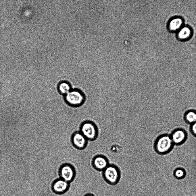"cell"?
<instances>
[{
  "instance_id": "obj_1",
  "label": "cell",
  "mask_w": 196,
  "mask_h": 196,
  "mask_svg": "<svg viewBox=\"0 0 196 196\" xmlns=\"http://www.w3.org/2000/svg\"><path fill=\"white\" fill-rule=\"evenodd\" d=\"M174 145L170 135L164 134L159 136L154 143V148L158 154H166L172 149Z\"/></svg>"
},
{
  "instance_id": "obj_2",
  "label": "cell",
  "mask_w": 196,
  "mask_h": 196,
  "mask_svg": "<svg viewBox=\"0 0 196 196\" xmlns=\"http://www.w3.org/2000/svg\"><path fill=\"white\" fill-rule=\"evenodd\" d=\"M102 176L104 181L108 184L114 185L119 182L121 172L118 167L114 164H109L102 171Z\"/></svg>"
},
{
  "instance_id": "obj_3",
  "label": "cell",
  "mask_w": 196,
  "mask_h": 196,
  "mask_svg": "<svg viewBox=\"0 0 196 196\" xmlns=\"http://www.w3.org/2000/svg\"><path fill=\"white\" fill-rule=\"evenodd\" d=\"M80 131L88 140L93 141L97 138L99 130L96 124L90 120L83 121L79 127Z\"/></svg>"
},
{
  "instance_id": "obj_4",
  "label": "cell",
  "mask_w": 196,
  "mask_h": 196,
  "mask_svg": "<svg viewBox=\"0 0 196 196\" xmlns=\"http://www.w3.org/2000/svg\"><path fill=\"white\" fill-rule=\"evenodd\" d=\"M85 99L84 94L78 89H72L64 96L65 101L68 105L73 107H78L82 105Z\"/></svg>"
},
{
  "instance_id": "obj_5",
  "label": "cell",
  "mask_w": 196,
  "mask_h": 196,
  "mask_svg": "<svg viewBox=\"0 0 196 196\" xmlns=\"http://www.w3.org/2000/svg\"><path fill=\"white\" fill-rule=\"evenodd\" d=\"M59 178L70 183L74 179L76 175V170L72 164L65 163L62 164L58 170Z\"/></svg>"
},
{
  "instance_id": "obj_6",
  "label": "cell",
  "mask_w": 196,
  "mask_h": 196,
  "mask_svg": "<svg viewBox=\"0 0 196 196\" xmlns=\"http://www.w3.org/2000/svg\"><path fill=\"white\" fill-rule=\"evenodd\" d=\"M88 140L79 131H75L72 135L70 141L72 145L79 150L85 149L87 146Z\"/></svg>"
},
{
  "instance_id": "obj_7",
  "label": "cell",
  "mask_w": 196,
  "mask_h": 196,
  "mask_svg": "<svg viewBox=\"0 0 196 196\" xmlns=\"http://www.w3.org/2000/svg\"><path fill=\"white\" fill-rule=\"evenodd\" d=\"M108 158L105 155L98 154L92 159L91 164L96 170L103 171L109 164Z\"/></svg>"
},
{
  "instance_id": "obj_8",
  "label": "cell",
  "mask_w": 196,
  "mask_h": 196,
  "mask_svg": "<svg viewBox=\"0 0 196 196\" xmlns=\"http://www.w3.org/2000/svg\"><path fill=\"white\" fill-rule=\"evenodd\" d=\"M51 188L53 191L57 195L63 194L69 190V183L60 178L55 180L53 182Z\"/></svg>"
},
{
  "instance_id": "obj_9",
  "label": "cell",
  "mask_w": 196,
  "mask_h": 196,
  "mask_svg": "<svg viewBox=\"0 0 196 196\" xmlns=\"http://www.w3.org/2000/svg\"><path fill=\"white\" fill-rule=\"evenodd\" d=\"M174 145H180L184 143L187 138L186 131L182 129H177L174 130L170 135Z\"/></svg>"
},
{
  "instance_id": "obj_10",
  "label": "cell",
  "mask_w": 196,
  "mask_h": 196,
  "mask_svg": "<svg viewBox=\"0 0 196 196\" xmlns=\"http://www.w3.org/2000/svg\"><path fill=\"white\" fill-rule=\"evenodd\" d=\"M57 88L59 93L64 96L72 89L70 83L66 81L60 82L57 85Z\"/></svg>"
},
{
  "instance_id": "obj_11",
  "label": "cell",
  "mask_w": 196,
  "mask_h": 196,
  "mask_svg": "<svg viewBox=\"0 0 196 196\" xmlns=\"http://www.w3.org/2000/svg\"><path fill=\"white\" fill-rule=\"evenodd\" d=\"M183 21L180 18H173L170 21L169 24V29L172 31L179 30L182 27Z\"/></svg>"
},
{
  "instance_id": "obj_12",
  "label": "cell",
  "mask_w": 196,
  "mask_h": 196,
  "mask_svg": "<svg viewBox=\"0 0 196 196\" xmlns=\"http://www.w3.org/2000/svg\"><path fill=\"white\" fill-rule=\"evenodd\" d=\"M191 33L190 28L187 26L182 27L179 30L178 36L180 39L184 40L190 37Z\"/></svg>"
},
{
  "instance_id": "obj_13",
  "label": "cell",
  "mask_w": 196,
  "mask_h": 196,
  "mask_svg": "<svg viewBox=\"0 0 196 196\" xmlns=\"http://www.w3.org/2000/svg\"><path fill=\"white\" fill-rule=\"evenodd\" d=\"M185 119L187 122L192 124L196 122V113L191 111L187 113Z\"/></svg>"
},
{
  "instance_id": "obj_14",
  "label": "cell",
  "mask_w": 196,
  "mask_h": 196,
  "mask_svg": "<svg viewBox=\"0 0 196 196\" xmlns=\"http://www.w3.org/2000/svg\"><path fill=\"white\" fill-rule=\"evenodd\" d=\"M174 174L176 177L178 178H182L185 177L186 175V172L183 169L178 168L174 170Z\"/></svg>"
},
{
  "instance_id": "obj_15",
  "label": "cell",
  "mask_w": 196,
  "mask_h": 196,
  "mask_svg": "<svg viewBox=\"0 0 196 196\" xmlns=\"http://www.w3.org/2000/svg\"><path fill=\"white\" fill-rule=\"evenodd\" d=\"M190 130L192 133L196 137V122L192 124Z\"/></svg>"
},
{
  "instance_id": "obj_16",
  "label": "cell",
  "mask_w": 196,
  "mask_h": 196,
  "mask_svg": "<svg viewBox=\"0 0 196 196\" xmlns=\"http://www.w3.org/2000/svg\"><path fill=\"white\" fill-rule=\"evenodd\" d=\"M84 196H95V195L91 193H88L85 194Z\"/></svg>"
}]
</instances>
